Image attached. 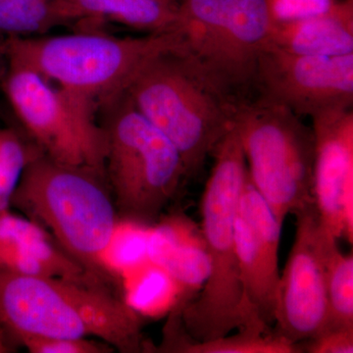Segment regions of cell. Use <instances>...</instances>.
Wrapping results in <instances>:
<instances>
[{
  "instance_id": "obj_1",
  "label": "cell",
  "mask_w": 353,
  "mask_h": 353,
  "mask_svg": "<svg viewBox=\"0 0 353 353\" xmlns=\"http://www.w3.org/2000/svg\"><path fill=\"white\" fill-rule=\"evenodd\" d=\"M211 155L214 162L201 203L208 276L192 301L176 306L183 334L196 341L214 340L241 330L271 331L248 301L241 283L234 220L248 173L234 123Z\"/></svg>"
},
{
  "instance_id": "obj_2",
  "label": "cell",
  "mask_w": 353,
  "mask_h": 353,
  "mask_svg": "<svg viewBox=\"0 0 353 353\" xmlns=\"http://www.w3.org/2000/svg\"><path fill=\"white\" fill-rule=\"evenodd\" d=\"M0 326L16 343L26 336H95L120 352L148 347L138 311L101 283L0 270Z\"/></svg>"
},
{
  "instance_id": "obj_3",
  "label": "cell",
  "mask_w": 353,
  "mask_h": 353,
  "mask_svg": "<svg viewBox=\"0 0 353 353\" xmlns=\"http://www.w3.org/2000/svg\"><path fill=\"white\" fill-rule=\"evenodd\" d=\"M134 108L176 146L187 178L201 170L231 129L238 103L185 46L157 53L124 90Z\"/></svg>"
},
{
  "instance_id": "obj_4",
  "label": "cell",
  "mask_w": 353,
  "mask_h": 353,
  "mask_svg": "<svg viewBox=\"0 0 353 353\" xmlns=\"http://www.w3.org/2000/svg\"><path fill=\"white\" fill-rule=\"evenodd\" d=\"M10 204L83 268L106 280L119 216L105 172L41 154L25 169Z\"/></svg>"
},
{
  "instance_id": "obj_5",
  "label": "cell",
  "mask_w": 353,
  "mask_h": 353,
  "mask_svg": "<svg viewBox=\"0 0 353 353\" xmlns=\"http://www.w3.org/2000/svg\"><path fill=\"white\" fill-rule=\"evenodd\" d=\"M63 36L9 38L2 54L54 81L58 87L99 105L124 92L141 67L161 51L185 46L182 32L118 38L99 28H76Z\"/></svg>"
},
{
  "instance_id": "obj_6",
  "label": "cell",
  "mask_w": 353,
  "mask_h": 353,
  "mask_svg": "<svg viewBox=\"0 0 353 353\" xmlns=\"http://www.w3.org/2000/svg\"><path fill=\"white\" fill-rule=\"evenodd\" d=\"M99 109L108 139L105 175L118 216L136 224H157L187 178L180 153L126 92Z\"/></svg>"
},
{
  "instance_id": "obj_7",
  "label": "cell",
  "mask_w": 353,
  "mask_h": 353,
  "mask_svg": "<svg viewBox=\"0 0 353 353\" xmlns=\"http://www.w3.org/2000/svg\"><path fill=\"white\" fill-rule=\"evenodd\" d=\"M234 125L248 178L279 222L314 205L313 130L289 108L262 97L238 103Z\"/></svg>"
},
{
  "instance_id": "obj_8",
  "label": "cell",
  "mask_w": 353,
  "mask_h": 353,
  "mask_svg": "<svg viewBox=\"0 0 353 353\" xmlns=\"http://www.w3.org/2000/svg\"><path fill=\"white\" fill-rule=\"evenodd\" d=\"M2 53V52H1ZM3 57L0 85L27 136L50 159L105 172L108 139L97 108Z\"/></svg>"
},
{
  "instance_id": "obj_9",
  "label": "cell",
  "mask_w": 353,
  "mask_h": 353,
  "mask_svg": "<svg viewBox=\"0 0 353 353\" xmlns=\"http://www.w3.org/2000/svg\"><path fill=\"white\" fill-rule=\"evenodd\" d=\"M296 234L276 299V333L299 343L329 326L327 261L338 239L323 227L315 205L296 214Z\"/></svg>"
},
{
  "instance_id": "obj_10",
  "label": "cell",
  "mask_w": 353,
  "mask_h": 353,
  "mask_svg": "<svg viewBox=\"0 0 353 353\" xmlns=\"http://www.w3.org/2000/svg\"><path fill=\"white\" fill-rule=\"evenodd\" d=\"M252 82L262 97L299 116L352 109L353 53L301 55L270 44L257 59Z\"/></svg>"
},
{
  "instance_id": "obj_11",
  "label": "cell",
  "mask_w": 353,
  "mask_h": 353,
  "mask_svg": "<svg viewBox=\"0 0 353 353\" xmlns=\"http://www.w3.org/2000/svg\"><path fill=\"white\" fill-rule=\"evenodd\" d=\"M282 226L248 175L234 220V240L246 296L269 327L275 323Z\"/></svg>"
},
{
  "instance_id": "obj_12",
  "label": "cell",
  "mask_w": 353,
  "mask_h": 353,
  "mask_svg": "<svg viewBox=\"0 0 353 353\" xmlns=\"http://www.w3.org/2000/svg\"><path fill=\"white\" fill-rule=\"evenodd\" d=\"M312 121L314 205L323 227L339 240L345 234L343 196L353 190V113L332 111Z\"/></svg>"
},
{
  "instance_id": "obj_13",
  "label": "cell",
  "mask_w": 353,
  "mask_h": 353,
  "mask_svg": "<svg viewBox=\"0 0 353 353\" xmlns=\"http://www.w3.org/2000/svg\"><path fill=\"white\" fill-rule=\"evenodd\" d=\"M0 270L104 284L67 254L43 227L11 210L0 215Z\"/></svg>"
},
{
  "instance_id": "obj_14",
  "label": "cell",
  "mask_w": 353,
  "mask_h": 353,
  "mask_svg": "<svg viewBox=\"0 0 353 353\" xmlns=\"http://www.w3.org/2000/svg\"><path fill=\"white\" fill-rule=\"evenodd\" d=\"M275 22L270 0H232L226 32L209 69L230 92L252 82L257 59L270 46Z\"/></svg>"
},
{
  "instance_id": "obj_15",
  "label": "cell",
  "mask_w": 353,
  "mask_h": 353,
  "mask_svg": "<svg viewBox=\"0 0 353 353\" xmlns=\"http://www.w3.org/2000/svg\"><path fill=\"white\" fill-rule=\"evenodd\" d=\"M270 44L296 54L314 57L352 54V2L331 3L322 12L276 21Z\"/></svg>"
},
{
  "instance_id": "obj_16",
  "label": "cell",
  "mask_w": 353,
  "mask_h": 353,
  "mask_svg": "<svg viewBox=\"0 0 353 353\" xmlns=\"http://www.w3.org/2000/svg\"><path fill=\"white\" fill-rule=\"evenodd\" d=\"M74 28L115 23L148 34L180 31L178 3L171 0H58Z\"/></svg>"
},
{
  "instance_id": "obj_17",
  "label": "cell",
  "mask_w": 353,
  "mask_h": 353,
  "mask_svg": "<svg viewBox=\"0 0 353 353\" xmlns=\"http://www.w3.org/2000/svg\"><path fill=\"white\" fill-rule=\"evenodd\" d=\"M148 241L150 260L183 290L203 285L208 265L203 240H190V224L183 218L158 221Z\"/></svg>"
},
{
  "instance_id": "obj_18",
  "label": "cell",
  "mask_w": 353,
  "mask_h": 353,
  "mask_svg": "<svg viewBox=\"0 0 353 353\" xmlns=\"http://www.w3.org/2000/svg\"><path fill=\"white\" fill-rule=\"evenodd\" d=\"M176 353H297L301 345L272 331L256 329L236 331L214 340L190 341L180 326V316L174 309L165 325L163 339L159 347H152V352Z\"/></svg>"
},
{
  "instance_id": "obj_19",
  "label": "cell",
  "mask_w": 353,
  "mask_h": 353,
  "mask_svg": "<svg viewBox=\"0 0 353 353\" xmlns=\"http://www.w3.org/2000/svg\"><path fill=\"white\" fill-rule=\"evenodd\" d=\"M231 6L232 0H178L185 50L208 71L224 38Z\"/></svg>"
},
{
  "instance_id": "obj_20",
  "label": "cell",
  "mask_w": 353,
  "mask_h": 353,
  "mask_svg": "<svg viewBox=\"0 0 353 353\" xmlns=\"http://www.w3.org/2000/svg\"><path fill=\"white\" fill-rule=\"evenodd\" d=\"M72 26L58 0H0V41L48 34Z\"/></svg>"
},
{
  "instance_id": "obj_21",
  "label": "cell",
  "mask_w": 353,
  "mask_h": 353,
  "mask_svg": "<svg viewBox=\"0 0 353 353\" xmlns=\"http://www.w3.org/2000/svg\"><path fill=\"white\" fill-rule=\"evenodd\" d=\"M43 154L22 129H0V215L10 210L11 199L25 169Z\"/></svg>"
},
{
  "instance_id": "obj_22",
  "label": "cell",
  "mask_w": 353,
  "mask_h": 353,
  "mask_svg": "<svg viewBox=\"0 0 353 353\" xmlns=\"http://www.w3.org/2000/svg\"><path fill=\"white\" fill-rule=\"evenodd\" d=\"M328 329H353V254L334 243L327 261Z\"/></svg>"
},
{
  "instance_id": "obj_23",
  "label": "cell",
  "mask_w": 353,
  "mask_h": 353,
  "mask_svg": "<svg viewBox=\"0 0 353 353\" xmlns=\"http://www.w3.org/2000/svg\"><path fill=\"white\" fill-rule=\"evenodd\" d=\"M18 343L31 353H111L115 350L104 341L88 338L26 336Z\"/></svg>"
},
{
  "instance_id": "obj_24",
  "label": "cell",
  "mask_w": 353,
  "mask_h": 353,
  "mask_svg": "<svg viewBox=\"0 0 353 353\" xmlns=\"http://www.w3.org/2000/svg\"><path fill=\"white\" fill-rule=\"evenodd\" d=\"M301 352L309 353H352L353 329H329L304 341Z\"/></svg>"
},
{
  "instance_id": "obj_25",
  "label": "cell",
  "mask_w": 353,
  "mask_h": 353,
  "mask_svg": "<svg viewBox=\"0 0 353 353\" xmlns=\"http://www.w3.org/2000/svg\"><path fill=\"white\" fill-rule=\"evenodd\" d=\"M17 352L16 343L11 336L0 326V353H13Z\"/></svg>"
},
{
  "instance_id": "obj_26",
  "label": "cell",
  "mask_w": 353,
  "mask_h": 353,
  "mask_svg": "<svg viewBox=\"0 0 353 353\" xmlns=\"http://www.w3.org/2000/svg\"><path fill=\"white\" fill-rule=\"evenodd\" d=\"M1 43V41H0ZM2 66H3V57H2L1 48H0V72H1Z\"/></svg>"
},
{
  "instance_id": "obj_27",
  "label": "cell",
  "mask_w": 353,
  "mask_h": 353,
  "mask_svg": "<svg viewBox=\"0 0 353 353\" xmlns=\"http://www.w3.org/2000/svg\"><path fill=\"white\" fill-rule=\"evenodd\" d=\"M171 1L176 2V3H178V0H171Z\"/></svg>"
}]
</instances>
